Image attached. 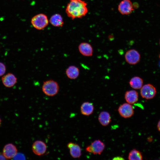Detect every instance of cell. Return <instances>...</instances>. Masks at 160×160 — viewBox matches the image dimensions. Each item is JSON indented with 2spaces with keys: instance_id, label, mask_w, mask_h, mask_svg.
Returning <instances> with one entry per match:
<instances>
[{
  "instance_id": "obj_26",
  "label": "cell",
  "mask_w": 160,
  "mask_h": 160,
  "mask_svg": "<svg viewBox=\"0 0 160 160\" xmlns=\"http://www.w3.org/2000/svg\"><path fill=\"white\" fill-rule=\"evenodd\" d=\"M1 119L0 117V126L1 125Z\"/></svg>"
},
{
  "instance_id": "obj_19",
  "label": "cell",
  "mask_w": 160,
  "mask_h": 160,
  "mask_svg": "<svg viewBox=\"0 0 160 160\" xmlns=\"http://www.w3.org/2000/svg\"><path fill=\"white\" fill-rule=\"evenodd\" d=\"M129 84L132 88L139 89L142 87L143 84L142 79L138 76H135L130 80Z\"/></svg>"
},
{
  "instance_id": "obj_1",
  "label": "cell",
  "mask_w": 160,
  "mask_h": 160,
  "mask_svg": "<svg viewBox=\"0 0 160 160\" xmlns=\"http://www.w3.org/2000/svg\"><path fill=\"white\" fill-rule=\"evenodd\" d=\"M87 6V4L82 0H70L65 9L66 14L73 20L81 18L88 12Z\"/></svg>"
},
{
  "instance_id": "obj_10",
  "label": "cell",
  "mask_w": 160,
  "mask_h": 160,
  "mask_svg": "<svg viewBox=\"0 0 160 160\" xmlns=\"http://www.w3.org/2000/svg\"><path fill=\"white\" fill-rule=\"evenodd\" d=\"M2 84L6 87L11 88L17 83V78L12 73H9L1 77Z\"/></svg>"
},
{
  "instance_id": "obj_4",
  "label": "cell",
  "mask_w": 160,
  "mask_h": 160,
  "mask_svg": "<svg viewBox=\"0 0 160 160\" xmlns=\"http://www.w3.org/2000/svg\"><path fill=\"white\" fill-rule=\"evenodd\" d=\"M156 91L155 87L152 85L146 84L141 88L140 93L141 95L143 98L150 99L153 98L155 96Z\"/></svg>"
},
{
  "instance_id": "obj_20",
  "label": "cell",
  "mask_w": 160,
  "mask_h": 160,
  "mask_svg": "<svg viewBox=\"0 0 160 160\" xmlns=\"http://www.w3.org/2000/svg\"><path fill=\"white\" fill-rule=\"evenodd\" d=\"M128 159L129 160H141L143 157L140 151L134 149L129 153Z\"/></svg>"
},
{
  "instance_id": "obj_3",
  "label": "cell",
  "mask_w": 160,
  "mask_h": 160,
  "mask_svg": "<svg viewBox=\"0 0 160 160\" xmlns=\"http://www.w3.org/2000/svg\"><path fill=\"white\" fill-rule=\"evenodd\" d=\"M31 22L35 28L41 30L44 29L48 25L49 20L45 15L41 13L33 16L31 19Z\"/></svg>"
},
{
  "instance_id": "obj_25",
  "label": "cell",
  "mask_w": 160,
  "mask_h": 160,
  "mask_svg": "<svg viewBox=\"0 0 160 160\" xmlns=\"http://www.w3.org/2000/svg\"><path fill=\"white\" fill-rule=\"evenodd\" d=\"M117 158H118V159H124L122 157H116L114 158L113 159L115 160Z\"/></svg>"
},
{
  "instance_id": "obj_27",
  "label": "cell",
  "mask_w": 160,
  "mask_h": 160,
  "mask_svg": "<svg viewBox=\"0 0 160 160\" xmlns=\"http://www.w3.org/2000/svg\"><path fill=\"white\" fill-rule=\"evenodd\" d=\"M159 57H160V55H159Z\"/></svg>"
},
{
  "instance_id": "obj_22",
  "label": "cell",
  "mask_w": 160,
  "mask_h": 160,
  "mask_svg": "<svg viewBox=\"0 0 160 160\" xmlns=\"http://www.w3.org/2000/svg\"><path fill=\"white\" fill-rule=\"evenodd\" d=\"M25 158L24 156L22 154L17 153L13 158L15 159H23Z\"/></svg>"
},
{
  "instance_id": "obj_8",
  "label": "cell",
  "mask_w": 160,
  "mask_h": 160,
  "mask_svg": "<svg viewBox=\"0 0 160 160\" xmlns=\"http://www.w3.org/2000/svg\"><path fill=\"white\" fill-rule=\"evenodd\" d=\"M32 150L35 155L38 156L42 155L46 152L47 145L46 143L42 141L36 140L32 145Z\"/></svg>"
},
{
  "instance_id": "obj_5",
  "label": "cell",
  "mask_w": 160,
  "mask_h": 160,
  "mask_svg": "<svg viewBox=\"0 0 160 160\" xmlns=\"http://www.w3.org/2000/svg\"><path fill=\"white\" fill-rule=\"evenodd\" d=\"M126 61L131 65H135L140 59V55L138 52L135 49H131L127 51L125 55Z\"/></svg>"
},
{
  "instance_id": "obj_7",
  "label": "cell",
  "mask_w": 160,
  "mask_h": 160,
  "mask_svg": "<svg viewBox=\"0 0 160 160\" xmlns=\"http://www.w3.org/2000/svg\"><path fill=\"white\" fill-rule=\"evenodd\" d=\"M118 111L120 116L125 118L131 117L134 113L132 106L128 103L121 105L118 109Z\"/></svg>"
},
{
  "instance_id": "obj_12",
  "label": "cell",
  "mask_w": 160,
  "mask_h": 160,
  "mask_svg": "<svg viewBox=\"0 0 160 160\" xmlns=\"http://www.w3.org/2000/svg\"><path fill=\"white\" fill-rule=\"evenodd\" d=\"M90 145L91 149V153L94 154H100L105 148L104 143L99 140H95Z\"/></svg>"
},
{
  "instance_id": "obj_2",
  "label": "cell",
  "mask_w": 160,
  "mask_h": 160,
  "mask_svg": "<svg viewBox=\"0 0 160 160\" xmlns=\"http://www.w3.org/2000/svg\"><path fill=\"white\" fill-rule=\"evenodd\" d=\"M59 89V86L57 82L52 80L44 81L42 87L43 92L49 96L56 95L58 92Z\"/></svg>"
},
{
  "instance_id": "obj_24",
  "label": "cell",
  "mask_w": 160,
  "mask_h": 160,
  "mask_svg": "<svg viewBox=\"0 0 160 160\" xmlns=\"http://www.w3.org/2000/svg\"><path fill=\"white\" fill-rule=\"evenodd\" d=\"M157 127L158 130L160 132V120L159 121L158 123Z\"/></svg>"
},
{
  "instance_id": "obj_9",
  "label": "cell",
  "mask_w": 160,
  "mask_h": 160,
  "mask_svg": "<svg viewBox=\"0 0 160 160\" xmlns=\"http://www.w3.org/2000/svg\"><path fill=\"white\" fill-rule=\"evenodd\" d=\"M17 153L16 146L12 143L6 144L3 148L2 153L6 159L13 158Z\"/></svg>"
},
{
  "instance_id": "obj_18",
  "label": "cell",
  "mask_w": 160,
  "mask_h": 160,
  "mask_svg": "<svg viewBox=\"0 0 160 160\" xmlns=\"http://www.w3.org/2000/svg\"><path fill=\"white\" fill-rule=\"evenodd\" d=\"M49 21L52 25L56 27H62L64 23L62 16L59 14H56L52 15Z\"/></svg>"
},
{
  "instance_id": "obj_14",
  "label": "cell",
  "mask_w": 160,
  "mask_h": 160,
  "mask_svg": "<svg viewBox=\"0 0 160 160\" xmlns=\"http://www.w3.org/2000/svg\"><path fill=\"white\" fill-rule=\"evenodd\" d=\"M138 94L135 90L127 91L125 94L124 98L127 102L130 104L136 103L138 100Z\"/></svg>"
},
{
  "instance_id": "obj_23",
  "label": "cell",
  "mask_w": 160,
  "mask_h": 160,
  "mask_svg": "<svg viewBox=\"0 0 160 160\" xmlns=\"http://www.w3.org/2000/svg\"><path fill=\"white\" fill-rule=\"evenodd\" d=\"M6 159L4 156L3 153L0 152V160H5Z\"/></svg>"
},
{
  "instance_id": "obj_17",
  "label": "cell",
  "mask_w": 160,
  "mask_h": 160,
  "mask_svg": "<svg viewBox=\"0 0 160 160\" xmlns=\"http://www.w3.org/2000/svg\"><path fill=\"white\" fill-rule=\"evenodd\" d=\"M98 119L100 124L104 126H107L111 121L110 115L106 111L101 112L99 115Z\"/></svg>"
},
{
  "instance_id": "obj_15",
  "label": "cell",
  "mask_w": 160,
  "mask_h": 160,
  "mask_svg": "<svg viewBox=\"0 0 160 160\" xmlns=\"http://www.w3.org/2000/svg\"><path fill=\"white\" fill-rule=\"evenodd\" d=\"M94 106L93 104L88 102H84L81 104L80 107L81 113L83 115L89 116L93 112Z\"/></svg>"
},
{
  "instance_id": "obj_13",
  "label": "cell",
  "mask_w": 160,
  "mask_h": 160,
  "mask_svg": "<svg viewBox=\"0 0 160 160\" xmlns=\"http://www.w3.org/2000/svg\"><path fill=\"white\" fill-rule=\"evenodd\" d=\"M78 49L79 52L83 55L85 56H91L93 54V48L89 44L83 42L79 45Z\"/></svg>"
},
{
  "instance_id": "obj_21",
  "label": "cell",
  "mask_w": 160,
  "mask_h": 160,
  "mask_svg": "<svg viewBox=\"0 0 160 160\" xmlns=\"http://www.w3.org/2000/svg\"><path fill=\"white\" fill-rule=\"evenodd\" d=\"M6 67L5 64L0 62V76H3L6 72Z\"/></svg>"
},
{
  "instance_id": "obj_16",
  "label": "cell",
  "mask_w": 160,
  "mask_h": 160,
  "mask_svg": "<svg viewBox=\"0 0 160 160\" xmlns=\"http://www.w3.org/2000/svg\"><path fill=\"white\" fill-rule=\"evenodd\" d=\"M65 73L68 78L74 79L79 76V70L77 67L73 65H70L66 69Z\"/></svg>"
},
{
  "instance_id": "obj_11",
  "label": "cell",
  "mask_w": 160,
  "mask_h": 160,
  "mask_svg": "<svg viewBox=\"0 0 160 160\" xmlns=\"http://www.w3.org/2000/svg\"><path fill=\"white\" fill-rule=\"evenodd\" d=\"M69 150L70 153L74 158H78L81 155V150L80 146L78 144L73 142H69L67 145Z\"/></svg>"
},
{
  "instance_id": "obj_6",
  "label": "cell",
  "mask_w": 160,
  "mask_h": 160,
  "mask_svg": "<svg viewBox=\"0 0 160 160\" xmlns=\"http://www.w3.org/2000/svg\"><path fill=\"white\" fill-rule=\"evenodd\" d=\"M118 10L123 15H129L134 10L133 4L130 0H123L119 4Z\"/></svg>"
}]
</instances>
